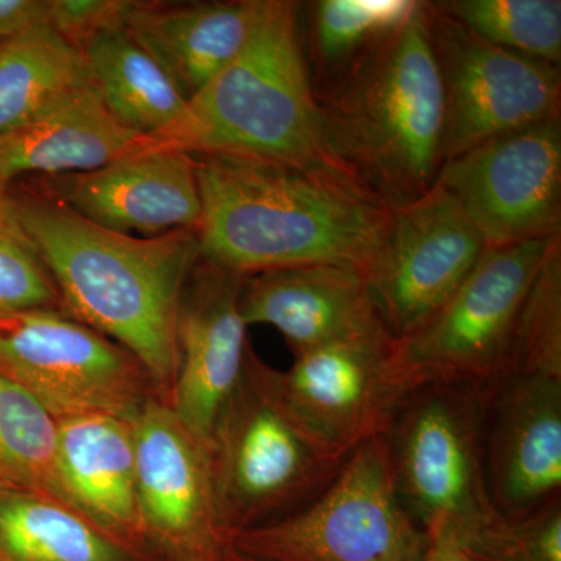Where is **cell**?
I'll list each match as a JSON object with an SVG mask.
<instances>
[{"instance_id":"23","label":"cell","mask_w":561,"mask_h":561,"mask_svg":"<svg viewBox=\"0 0 561 561\" xmlns=\"http://www.w3.org/2000/svg\"><path fill=\"white\" fill-rule=\"evenodd\" d=\"M80 50L103 105L128 130L151 140L183 116L187 99L127 31L105 33Z\"/></svg>"},{"instance_id":"30","label":"cell","mask_w":561,"mask_h":561,"mask_svg":"<svg viewBox=\"0 0 561 561\" xmlns=\"http://www.w3.org/2000/svg\"><path fill=\"white\" fill-rule=\"evenodd\" d=\"M461 545L474 561H561V497L518 518L496 513Z\"/></svg>"},{"instance_id":"17","label":"cell","mask_w":561,"mask_h":561,"mask_svg":"<svg viewBox=\"0 0 561 561\" xmlns=\"http://www.w3.org/2000/svg\"><path fill=\"white\" fill-rule=\"evenodd\" d=\"M51 192L44 195L121 234L197 230L202 216L195 154L151 144L98 171L57 176Z\"/></svg>"},{"instance_id":"34","label":"cell","mask_w":561,"mask_h":561,"mask_svg":"<svg viewBox=\"0 0 561 561\" xmlns=\"http://www.w3.org/2000/svg\"><path fill=\"white\" fill-rule=\"evenodd\" d=\"M220 561H260L256 559H251L249 556H243L241 552H236L234 549L228 548L225 546L224 552H221Z\"/></svg>"},{"instance_id":"3","label":"cell","mask_w":561,"mask_h":561,"mask_svg":"<svg viewBox=\"0 0 561 561\" xmlns=\"http://www.w3.org/2000/svg\"><path fill=\"white\" fill-rule=\"evenodd\" d=\"M332 157L391 210L431 191L443 165L445 92L427 2L316 88Z\"/></svg>"},{"instance_id":"10","label":"cell","mask_w":561,"mask_h":561,"mask_svg":"<svg viewBox=\"0 0 561 561\" xmlns=\"http://www.w3.org/2000/svg\"><path fill=\"white\" fill-rule=\"evenodd\" d=\"M445 92L443 162L491 139L560 117L559 66L491 44L427 3Z\"/></svg>"},{"instance_id":"28","label":"cell","mask_w":561,"mask_h":561,"mask_svg":"<svg viewBox=\"0 0 561 561\" xmlns=\"http://www.w3.org/2000/svg\"><path fill=\"white\" fill-rule=\"evenodd\" d=\"M442 7L489 43L559 66L560 0H456Z\"/></svg>"},{"instance_id":"5","label":"cell","mask_w":561,"mask_h":561,"mask_svg":"<svg viewBox=\"0 0 561 561\" xmlns=\"http://www.w3.org/2000/svg\"><path fill=\"white\" fill-rule=\"evenodd\" d=\"M214 502L225 541L302 511L350 456L309 430L253 351L210 443Z\"/></svg>"},{"instance_id":"22","label":"cell","mask_w":561,"mask_h":561,"mask_svg":"<svg viewBox=\"0 0 561 561\" xmlns=\"http://www.w3.org/2000/svg\"><path fill=\"white\" fill-rule=\"evenodd\" d=\"M0 561H158L41 491L0 483Z\"/></svg>"},{"instance_id":"12","label":"cell","mask_w":561,"mask_h":561,"mask_svg":"<svg viewBox=\"0 0 561 561\" xmlns=\"http://www.w3.org/2000/svg\"><path fill=\"white\" fill-rule=\"evenodd\" d=\"M485 250L459 202L438 180L419 201L391 210L381 247L365 275L391 337H404L430 319Z\"/></svg>"},{"instance_id":"15","label":"cell","mask_w":561,"mask_h":561,"mask_svg":"<svg viewBox=\"0 0 561 561\" xmlns=\"http://www.w3.org/2000/svg\"><path fill=\"white\" fill-rule=\"evenodd\" d=\"M389 334L332 343L273 370L280 397L321 440L351 456L379 437L405 390L391 365Z\"/></svg>"},{"instance_id":"2","label":"cell","mask_w":561,"mask_h":561,"mask_svg":"<svg viewBox=\"0 0 561 561\" xmlns=\"http://www.w3.org/2000/svg\"><path fill=\"white\" fill-rule=\"evenodd\" d=\"M11 192L62 309L127 351L169 397L181 297L202 260L197 231L136 238L99 227L47 195Z\"/></svg>"},{"instance_id":"4","label":"cell","mask_w":561,"mask_h":561,"mask_svg":"<svg viewBox=\"0 0 561 561\" xmlns=\"http://www.w3.org/2000/svg\"><path fill=\"white\" fill-rule=\"evenodd\" d=\"M151 146L253 158L353 180L324 139L302 51L300 3L260 0L238 57L187 102L181 119L154 136Z\"/></svg>"},{"instance_id":"1","label":"cell","mask_w":561,"mask_h":561,"mask_svg":"<svg viewBox=\"0 0 561 561\" xmlns=\"http://www.w3.org/2000/svg\"><path fill=\"white\" fill-rule=\"evenodd\" d=\"M195 158L203 261L245 276L313 264L367 275L391 209L359 184L253 158Z\"/></svg>"},{"instance_id":"7","label":"cell","mask_w":561,"mask_h":561,"mask_svg":"<svg viewBox=\"0 0 561 561\" xmlns=\"http://www.w3.org/2000/svg\"><path fill=\"white\" fill-rule=\"evenodd\" d=\"M427 545L398 500L382 435L362 443L302 511L227 540L260 561H423Z\"/></svg>"},{"instance_id":"29","label":"cell","mask_w":561,"mask_h":561,"mask_svg":"<svg viewBox=\"0 0 561 561\" xmlns=\"http://www.w3.org/2000/svg\"><path fill=\"white\" fill-rule=\"evenodd\" d=\"M62 309L60 294L22 224L11 187L0 186V317Z\"/></svg>"},{"instance_id":"24","label":"cell","mask_w":561,"mask_h":561,"mask_svg":"<svg viewBox=\"0 0 561 561\" xmlns=\"http://www.w3.org/2000/svg\"><path fill=\"white\" fill-rule=\"evenodd\" d=\"M90 81L83 51L49 24L0 44V133Z\"/></svg>"},{"instance_id":"21","label":"cell","mask_w":561,"mask_h":561,"mask_svg":"<svg viewBox=\"0 0 561 561\" xmlns=\"http://www.w3.org/2000/svg\"><path fill=\"white\" fill-rule=\"evenodd\" d=\"M260 0L136 2L127 31L187 102L245 46Z\"/></svg>"},{"instance_id":"25","label":"cell","mask_w":561,"mask_h":561,"mask_svg":"<svg viewBox=\"0 0 561 561\" xmlns=\"http://www.w3.org/2000/svg\"><path fill=\"white\" fill-rule=\"evenodd\" d=\"M0 483L41 491L66 504L57 470V419L2 375Z\"/></svg>"},{"instance_id":"31","label":"cell","mask_w":561,"mask_h":561,"mask_svg":"<svg viewBox=\"0 0 561 561\" xmlns=\"http://www.w3.org/2000/svg\"><path fill=\"white\" fill-rule=\"evenodd\" d=\"M138 0H49V25L81 47L105 33L125 31Z\"/></svg>"},{"instance_id":"6","label":"cell","mask_w":561,"mask_h":561,"mask_svg":"<svg viewBox=\"0 0 561 561\" xmlns=\"http://www.w3.org/2000/svg\"><path fill=\"white\" fill-rule=\"evenodd\" d=\"M490 390L446 382L413 387L383 431L398 500L427 538L465 542L496 515L483 456Z\"/></svg>"},{"instance_id":"13","label":"cell","mask_w":561,"mask_h":561,"mask_svg":"<svg viewBox=\"0 0 561 561\" xmlns=\"http://www.w3.org/2000/svg\"><path fill=\"white\" fill-rule=\"evenodd\" d=\"M131 424L147 541L169 561H220L227 541L217 519L208 446L158 398L151 397Z\"/></svg>"},{"instance_id":"20","label":"cell","mask_w":561,"mask_h":561,"mask_svg":"<svg viewBox=\"0 0 561 561\" xmlns=\"http://www.w3.org/2000/svg\"><path fill=\"white\" fill-rule=\"evenodd\" d=\"M57 470L69 507L116 540L142 551L147 538L136 491L131 421L108 413L57 420Z\"/></svg>"},{"instance_id":"26","label":"cell","mask_w":561,"mask_h":561,"mask_svg":"<svg viewBox=\"0 0 561 561\" xmlns=\"http://www.w3.org/2000/svg\"><path fill=\"white\" fill-rule=\"evenodd\" d=\"M416 0H320L311 7V51L327 80L342 72L365 47L398 31L419 13Z\"/></svg>"},{"instance_id":"8","label":"cell","mask_w":561,"mask_h":561,"mask_svg":"<svg viewBox=\"0 0 561 561\" xmlns=\"http://www.w3.org/2000/svg\"><path fill=\"white\" fill-rule=\"evenodd\" d=\"M552 239L486 249L448 301L393 339L391 365L405 391L432 382L490 390L504 378L516 313Z\"/></svg>"},{"instance_id":"9","label":"cell","mask_w":561,"mask_h":561,"mask_svg":"<svg viewBox=\"0 0 561 561\" xmlns=\"http://www.w3.org/2000/svg\"><path fill=\"white\" fill-rule=\"evenodd\" d=\"M0 375L27 390L57 420L108 413L131 421L153 390L127 351L65 309L0 317Z\"/></svg>"},{"instance_id":"33","label":"cell","mask_w":561,"mask_h":561,"mask_svg":"<svg viewBox=\"0 0 561 561\" xmlns=\"http://www.w3.org/2000/svg\"><path fill=\"white\" fill-rule=\"evenodd\" d=\"M423 561H474V559L459 540L442 535V537L430 538Z\"/></svg>"},{"instance_id":"14","label":"cell","mask_w":561,"mask_h":561,"mask_svg":"<svg viewBox=\"0 0 561 561\" xmlns=\"http://www.w3.org/2000/svg\"><path fill=\"white\" fill-rule=\"evenodd\" d=\"M245 278L201 260L181 297L175 378L165 402L208 449L245 370L250 350L241 309Z\"/></svg>"},{"instance_id":"11","label":"cell","mask_w":561,"mask_h":561,"mask_svg":"<svg viewBox=\"0 0 561 561\" xmlns=\"http://www.w3.org/2000/svg\"><path fill=\"white\" fill-rule=\"evenodd\" d=\"M437 180L459 202L486 249L560 236V117L443 162Z\"/></svg>"},{"instance_id":"19","label":"cell","mask_w":561,"mask_h":561,"mask_svg":"<svg viewBox=\"0 0 561 561\" xmlns=\"http://www.w3.org/2000/svg\"><path fill=\"white\" fill-rule=\"evenodd\" d=\"M150 144L111 116L90 80L0 133V186L11 187L24 175L57 179L98 171Z\"/></svg>"},{"instance_id":"16","label":"cell","mask_w":561,"mask_h":561,"mask_svg":"<svg viewBox=\"0 0 561 561\" xmlns=\"http://www.w3.org/2000/svg\"><path fill=\"white\" fill-rule=\"evenodd\" d=\"M486 489L504 518L561 497V379L508 375L489 391L483 423Z\"/></svg>"},{"instance_id":"27","label":"cell","mask_w":561,"mask_h":561,"mask_svg":"<svg viewBox=\"0 0 561 561\" xmlns=\"http://www.w3.org/2000/svg\"><path fill=\"white\" fill-rule=\"evenodd\" d=\"M508 375L561 379V234L549 242L519 305L508 345Z\"/></svg>"},{"instance_id":"32","label":"cell","mask_w":561,"mask_h":561,"mask_svg":"<svg viewBox=\"0 0 561 561\" xmlns=\"http://www.w3.org/2000/svg\"><path fill=\"white\" fill-rule=\"evenodd\" d=\"M49 0H0V44L49 24Z\"/></svg>"},{"instance_id":"18","label":"cell","mask_w":561,"mask_h":561,"mask_svg":"<svg viewBox=\"0 0 561 561\" xmlns=\"http://www.w3.org/2000/svg\"><path fill=\"white\" fill-rule=\"evenodd\" d=\"M241 309L247 327L275 328L294 357L332 343L389 334L367 276L343 265H298L249 275Z\"/></svg>"}]
</instances>
